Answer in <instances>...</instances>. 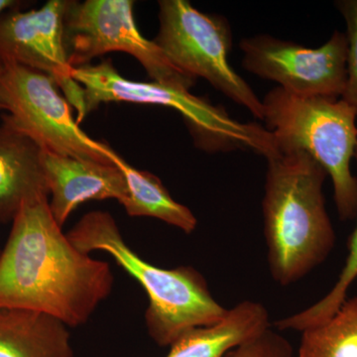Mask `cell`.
Wrapping results in <instances>:
<instances>
[{"label": "cell", "mask_w": 357, "mask_h": 357, "mask_svg": "<svg viewBox=\"0 0 357 357\" xmlns=\"http://www.w3.org/2000/svg\"><path fill=\"white\" fill-rule=\"evenodd\" d=\"M62 229L49 195L22 204L0 252V307L45 312L77 328L109 297V263L79 251Z\"/></svg>", "instance_id": "obj_1"}, {"label": "cell", "mask_w": 357, "mask_h": 357, "mask_svg": "<svg viewBox=\"0 0 357 357\" xmlns=\"http://www.w3.org/2000/svg\"><path fill=\"white\" fill-rule=\"evenodd\" d=\"M262 201L272 278L289 286L325 261L335 244L323 185L328 173L304 150L268 157Z\"/></svg>", "instance_id": "obj_2"}, {"label": "cell", "mask_w": 357, "mask_h": 357, "mask_svg": "<svg viewBox=\"0 0 357 357\" xmlns=\"http://www.w3.org/2000/svg\"><path fill=\"white\" fill-rule=\"evenodd\" d=\"M67 236L86 255L109 253L144 289L149 300L145 312L148 333L160 347H170L195 328L220 323L229 312L215 300L206 279L195 268L164 269L145 261L124 241L107 211L86 213Z\"/></svg>", "instance_id": "obj_3"}, {"label": "cell", "mask_w": 357, "mask_h": 357, "mask_svg": "<svg viewBox=\"0 0 357 357\" xmlns=\"http://www.w3.org/2000/svg\"><path fill=\"white\" fill-rule=\"evenodd\" d=\"M263 121L277 151L304 150L332 178L338 217H357V178L351 163L357 146V107L344 100L300 96L280 86L264 96Z\"/></svg>", "instance_id": "obj_4"}, {"label": "cell", "mask_w": 357, "mask_h": 357, "mask_svg": "<svg viewBox=\"0 0 357 357\" xmlns=\"http://www.w3.org/2000/svg\"><path fill=\"white\" fill-rule=\"evenodd\" d=\"M72 77L84 88L88 114L107 102L170 107L182 114L195 144L204 151L251 150L265 158L277 152L273 135L260 124L236 121L225 107L192 95L188 89L126 79L110 60L73 68Z\"/></svg>", "instance_id": "obj_5"}, {"label": "cell", "mask_w": 357, "mask_h": 357, "mask_svg": "<svg viewBox=\"0 0 357 357\" xmlns=\"http://www.w3.org/2000/svg\"><path fill=\"white\" fill-rule=\"evenodd\" d=\"M153 41L174 66L203 77L215 89L263 121V103L229 64L232 33L227 18L204 13L187 0H161Z\"/></svg>", "instance_id": "obj_6"}, {"label": "cell", "mask_w": 357, "mask_h": 357, "mask_svg": "<svg viewBox=\"0 0 357 357\" xmlns=\"http://www.w3.org/2000/svg\"><path fill=\"white\" fill-rule=\"evenodd\" d=\"M2 122L24 134L42 150L73 158L112 163L116 152L89 137L74 119L53 77L24 66L1 65Z\"/></svg>", "instance_id": "obj_7"}, {"label": "cell", "mask_w": 357, "mask_h": 357, "mask_svg": "<svg viewBox=\"0 0 357 357\" xmlns=\"http://www.w3.org/2000/svg\"><path fill=\"white\" fill-rule=\"evenodd\" d=\"M132 0L70 1L66 15V38L72 68L109 52H123L143 66L152 81L190 91L196 77L169 61L158 45L141 34Z\"/></svg>", "instance_id": "obj_8"}, {"label": "cell", "mask_w": 357, "mask_h": 357, "mask_svg": "<svg viewBox=\"0 0 357 357\" xmlns=\"http://www.w3.org/2000/svg\"><path fill=\"white\" fill-rule=\"evenodd\" d=\"M243 66L249 73L279 84L300 96L338 98L347 84V39L335 31L319 48L260 34L241 42Z\"/></svg>", "instance_id": "obj_9"}, {"label": "cell", "mask_w": 357, "mask_h": 357, "mask_svg": "<svg viewBox=\"0 0 357 357\" xmlns=\"http://www.w3.org/2000/svg\"><path fill=\"white\" fill-rule=\"evenodd\" d=\"M70 1L49 0L38 9H8L0 15V65L16 64L51 77L77 110V122L88 116L83 86L72 77L66 15Z\"/></svg>", "instance_id": "obj_10"}, {"label": "cell", "mask_w": 357, "mask_h": 357, "mask_svg": "<svg viewBox=\"0 0 357 357\" xmlns=\"http://www.w3.org/2000/svg\"><path fill=\"white\" fill-rule=\"evenodd\" d=\"M42 162L52 215L61 227L77 206L96 199H116L128 196L123 174L114 164L98 163L45 151Z\"/></svg>", "instance_id": "obj_11"}, {"label": "cell", "mask_w": 357, "mask_h": 357, "mask_svg": "<svg viewBox=\"0 0 357 357\" xmlns=\"http://www.w3.org/2000/svg\"><path fill=\"white\" fill-rule=\"evenodd\" d=\"M41 149L4 122L0 124V223L13 222L22 204L49 195Z\"/></svg>", "instance_id": "obj_12"}, {"label": "cell", "mask_w": 357, "mask_h": 357, "mask_svg": "<svg viewBox=\"0 0 357 357\" xmlns=\"http://www.w3.org/2000/svg\"><path fill=\"white\" fill-rule=\"evenodd\" d=\"M262 304L243 301L215 325L195 328L170 345L167 357H225L232 349L270 328Z\"/></svg>", "instance_id": "obj_13"}, {"label": "cell", "mask_w": 357, "mask_h": 357, "mask_svg": "<svg viewBox=\"0 0 357 357\" xmlns=\"http://www.w3.org/2000/svg\"><path fill=\"white\" fill-rule=\"evenodd\" d=\"M0 357H74L69 326L45 312L0 307Z\"/></svg>", "instance_id": "obj_14"}, {"label": "cell", "mask_w": 357, "mask_h": 357, "mask_svg": "<svg viewBox=\"0 0 357 357\" xmlns=\"http://www.w3.org/2000/svg\"><path fill=\"white\" fill-rule=\"evenodd\" d=\"M128 185V196L121 204L130 217L157 218L190 234L196 229L197 218L189 208L171 197L154 174L138 170L115 153L112 158Z\"/></svg>", "instance_id": "obj_15"}, {"label": "cell", "mask_w": 357, "mask_h": 357, "mask_svg": "<svg viewBox=\"0 0 357 357\" xmlns=\"http://www.w3.org/2000/svg\"><path fill=\"white\" fill-rule=\"evenodd\" d=\"M297 357H357V296L323 324L302 332Z\"/></svg>", "instance_id": "obj_16"}, {"label": "cell", "mask_w": 357, "mask_h": 357, "mask_svg": "<svg viewBox=\"0 0 357 357\" xmlns=\"http://www.w3.org/2000/svg\"><path fill=\"white\" fill-rule=\"evenodd\" d=\"M354 158L357 162V146ZM357 279V225L349 241V255L337 281L332 290L316 304L304 311L275 321L277 330L304 332L307 328L323 324L333 317L347 299V292Z\"/></svg>", "instance_id": "obj_17"}, {"label": "cell", "mask_w": 357, "mask_h": 357, "mask_svg": "<svg viewBox=\"0 0 357 357\" xmlns=\"http://www.w3.org/2000/svg\"><path fill=\"white\" fill-rule=\"evenodd\" d=\"M335 6L347 24V76L342 98L357 107V0H338Z\"/></svg>", "instance_id": "obj_18"}, {"label": "cell", "mask_w": 357, "mask_h": 357, "mask_svg": "<svg viewBox=\"0 0 357 357\" xmlns=\"http://www.w3.org/2000/svg\"><path fill=\"white\" fill-rule=\"evenodd\" d=\"M225 357H296L292 345L271 326L232 349Z\"/></svg>", "instance_id": "obj_19"}, {"label": "cell", "mask_w": 357, "mask_h": 357, "mask_svg": "<svg viewBox=\"0 0 357 357\" xmlns=\"http://www.w3.org/2000/svg\"><path fill=\"white\" fill-rule=\"evenodd\" d=\"M20 2L14 1V0H0V15L4 13V11L8 10V9L14 8V7L20 6Z\"/></svg>", "instance_id": "obj_20"}, {"label": "cell", "mask_w": 357, "mask_h": 357, "mask_svg": "<svg viewBox=\"0 0 357 357\" xmlns=\"http://www.w3.org/2000/svg\"><path fill=\"white\" fill-rule=\"evenodd\" d=\"M1 70H2V66L0 65V72H1ZM0 110H2L1 105H0Z\"/></svg>", "instance_id": "obj_21"}, {"label": "cell", "mask_w": 357, "mask_h": 357, "mask_svg": "<svg viewBox=\"0 0 357 357\" xmlns=\"http://www.w3.org/2000/svg\"><path fill=\"white\" fill-rule=\"evenodd\" d=\"M0 252H1V249H0Z\"/></svg>", "instance_id": "obj_22"}]
</instances>
